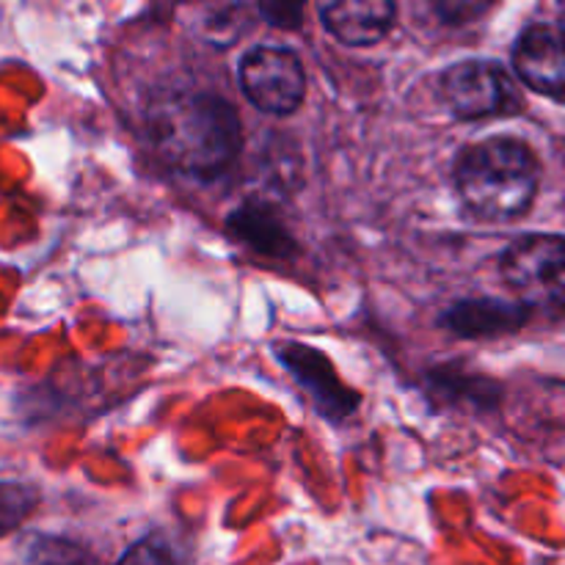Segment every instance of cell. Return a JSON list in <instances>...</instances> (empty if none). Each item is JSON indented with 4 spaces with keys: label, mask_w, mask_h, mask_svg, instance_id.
<instances>
[{
    "label": "cell",
    "mask_w": 565,
    "mask_h": 565,
    "mask_svg": "<svg viewBox=\"0 0 565 565\" xmlns=\"http://www.w3.org/2000/svg\"><path fill=\"white\" fill-rule=\"evenodd\" d=\"M154 152L182 174L218 177L241 152V119L215 94H169L147 114Z\"/></svg>",
    "instance_id": "cell-1"
},
{
    "label": "cell",
    "mask_w": 565,
    "mask_h": 565,
    "mask_svg": "<svg viewBox=\"0 0 565 565\" xmlns=\"http://www.w3.org/2000/svg\"><path fill=\"white\" fill-rule=\"evenodd\" d=\"M539 182V158L519 138H486L463 149L456 163L458 193L483 221H513L527 213Z\"/></svg>",
    "instance_id": "cell-2"
},
{
    "label": "cell",
    "mask_w": 565,
    "mask_h": 565,
    "mask_svg": "<svg viewBox=\"0 0 565 565\" xmlns=\"http://www.w3.org/2000/svg\"><path fill=\"white\" fill-rule=\"evenodd\" d=\"M500 270L527 312H565V237H519L502 254Z\"/></svg>",
    "instance_id": "cell-3"
},
{
    "label": "cell",
    "mask_w": 565,
    "mask_h": 565,
    "mask_svg": "<svg viewBox=\"0 0 565 565\" xmlns=\"http://www.w3.org/2000/svg\"><path fill=\"white\" fill-rule=\"evenodd\" d=\"M441 99L458 119L519 114L524 105L513 77L494 61H461L441 75Z\"/></svg>",
    "instance_id": "cell-4"
},
{
    "label": "cell",
    "mask_w": 565,
    "mask_h": 565,
    "mask_svg": "<svg viewBox=\"0 0 565 565\" xmlns=\"http://www.w3.org/2000/svg\"><path fill=\"white\" fill-rule=\"evenodd\" d=\"M241 86L248 103L259 110L285 116L303 103L307 77L290 50L254 47L241 61Z\"/></svg>",
    "instance_id": "cell-5"
},
{
    "label": "cell",
    "mask_w": 565,
    "mask_h": 565,
    "mask_svg": "<svg viewBox=\"0 0 565 565\" xmlns=\"http://www.w3.org/2000/svg\"><path fill=\"white\" fill-rule=\"evenodd\" d=\"M513 66L533 92L565 103V31L557 25H533L519 36Z\"/></svg>",
    "instance_id": "cell-6"
},
{
    "label": "cell",
    "mask_w": 565,
    "mask_h": 565,
    "mask_svg": "<svg viewBox=\"0 0 565 565\" xmlns=\"http://www.w3.org/2000/svg\"><path fill=\"white\" fill-rule=\"evenodd\" d=\"M279 362L290 370V375L301 384V390L309 392L315 406L326 417L342 419L348 414H353V408L359 406L356 392L342 386V381L337 379L329 359L315 351V348L287 342L285 348H279Z\"/></svg>",
    "instance_id": "cell-7"
},
{
    "label": "cell",
    "mask_w": 565,
    "mask_h": 565,
    "mask_svg": "<svg viewBox=\"0 0 565 565\" xmlns=\"http://www.w3.org/2000/svg\"><path fill=\"white\" fill-rule=\"evenodd\" d=\"M318 11L331 36L353 47L381 42L395 25V0H318Z\"/></svg>",
    "instance_id": "cell-8"
},
{
    "label": "cell",
    "mask_w": 565,
    "mask_h": 565,
    "mask_svg": "<svg viewBox=\"0 0 565 565\" xmlns=\"http://www.w3.org/2000/svg\"><path fill=\"white\" fill-rule=\"evenodd\" d=\"M230 232L263 257L281 259L296 252V241L281 221L279 210L270 207L268 202H259V199H248L241 207L232 210Z\"/></svg>",
    "instance_id": "cell-9"
},
{
    "label": "cell",
    "mask_w": 565,
    "mask_h": 565,
    "mask_svg": "<svg viewBox=\"0 0 565 565\" xmlns=\"http://www.w3.org/2000/svg\"><path fill=\"white\" fill-rule=\"evenodd\" d=\"M530 312L522 303L497 301V298H472L461 301L445 315V326L458 337H500L513 334L527 323Z\"/></svg>",
    "instance_id": "cell-10"
},
{
    "label": "cell",
    "mask_w": 565,
    "mask_h": 565,
    "mask_svg": "<svg viewBox=\"0 0 565 565\" xmlns=\"http://www.w3.org/2000/svg\"><path fill=\"white\" fill-rule=\"evenodd\" d=\"M17 565H88V555L70 539L28 535L17 550Z\"/></svg>",
    "instance_id": "cell-11"
},
{
    "label": "cell",
    "mask_w": 565,
    "mask_h": 565,
    "mask_svg": "<svg viewBox=\"0 0 565 565\" xmlns=\"http://www.w3.org/2000/svg\"><path fill=\"white\" fill-rule=\"evenodd\" d=\"M36 491L25 483L0 480V539L14 533L36 508Z\"/></svg>",
    "instance_id": "cell-12"
},
{
    "label": "cell",
    "mask_w": 565,
    "mask_h": 565,
    "mask_svg": "<svg viewBox=\"0 0 565 565\" xmlns=\"http://www.w3.org/2000/svg\"><path fill=\"white\" fill-rule=\"evenodd\" d=\"M434 3L441 20L461 25V22H472L480 14H486L497 0H434Z\"/></svg>",
    "instance_id": "cell-13"
},
{
    "label": "cell",
    "mask_w": 565,
    "mask_h": 565,
    "mask_svg": "<svg viewBox=\"0 0 565 565\" xmlns=\"http://www.w3.org/2000/svg\"><path fill=\"white\" fill-rule=\"evenodd\" d=\"M259 14L281 28H298L303 17V0H254Z\"/></svg>",
    "instance_id": "cell-14"
},
{
    "label": "cell",
    "mask_w": 565,
    "mask_h": 565,
    "mask_svg": "<svg viewBox=\"0 0 565 565\" xmlns=\"http://www.w3.org/2000/svg\"><path fill=\"white\" fill-rule=\"evenodd\" d=\"M116 565H174V557H171V552L160 541L147 539L130 546Z\"/></svg>",
    "instance_id": "cell-15"
}]
</instances>
